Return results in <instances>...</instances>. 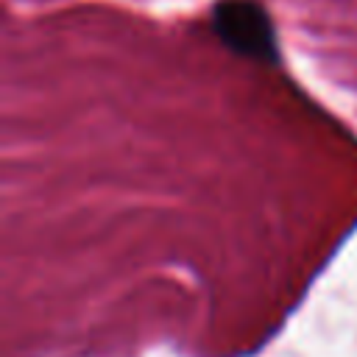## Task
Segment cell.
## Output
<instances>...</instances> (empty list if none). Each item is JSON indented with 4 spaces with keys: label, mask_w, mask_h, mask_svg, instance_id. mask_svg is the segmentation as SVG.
I'll return each mask as SVG.
<instances>
[{
    "label": "cell",
    "mask_w": 357,
    "mask_h": 357,
    "mask_svg": "<svg viewBox=\"0 0 357 357\" xmlns=\"http://www.w3.org/2000/svg\"><path fill=\"white\" fill-rule=\"evenodd\" d=\"M218 33L245 56H268L271 53V20L251 0H229L215 11Z\"/></svg>",
    "instance_id": "1"
}]
</instances>
